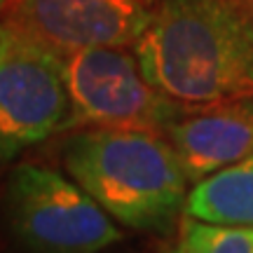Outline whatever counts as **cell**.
Returning a JSON list of instances; mask_svg holds the SVG:
<instances>
[{"label":"cell","mask_w":253,"mask_h":253,"mask_svg":"<svg viewBox=\"0 0 253 253\" xmlns=\"http://www.w3.org/2000/svg\"><path fill=\"white\" fill-rule=\"evenodd\" d=\"M183 216L218 225L253 227V155L192 183Z\"/></svg>","instance_id":"8"},{"label":"cell","mask_w":253,"mask_h":253,"mask_svg":"<svg viewBox=\"0 0 253 253\" xmlns=\"http://www.w3.org/2000/svg\"><path fill=\"white\" fill-rule=\"evenodd\" d=\"M73 101V129L131 126L167 131L188 115L183 106L145 78L134 47H89L63 56Z\"/></svg>","instance_id":"5"},{"label":"cell","mask_w":253,"mask_h":253,"mask_svg":"<svg viewBox=\"0 0 253 253\" xmlns=\"http://www.w3.org/2000/svg\"><path fill=\"white\" fill-rule=\"evenodd\" d=\"M5 2H7V0H0V9L5 7Z\"/></svg>","instance_id":"10"},{"label":"cell","mask_w":253,"mask_h":253,"mask_svg":"<svg viewBox=\"0 0 253 253\" xmlns=\"http://www.w3.org/2000/svg\"><path fill=\"white\" fill-rule=\"evenodd\" d=\"M73 129L63 56L0 21V164Z\"/></svg>","instance_id":"4"},{"label":"cell","mask_w":253,"mask_h":253,"mask_svg":"<svg viewBox=\"0 0 253 253\" xmlns=\"http://www.w3.org/2000/svg\"><path fill=\"white\" fill-rule=\"evenodd\" d=\"M164 136L181 157L190 183H197L253 155V96L190 108Z\"/></svg>","instance_id":"7"},{"label":"cell","mask_w":253,"mask_h":253,"mask_svg":"<svg viewBox=\"0 0 253 253\" xmlns=\"http://www.w3.org/2000/svg\"><path fill=\"white\" fill-rule=\"evenodd\" d=\"M61 157L73 181L125 227L160 235L178 227L192 183L162 131L82 126Z\"/></svg>","instance_id":"2"},{"label":"cell","mask_w":253,"mask_h":253,"mask_svg":"<svg viewBox=\"0 0 253 253\" xmlns=\"http://www.w3.org/2000/svg\"><path fill=\"white\" fill-rule=\"evenodd\" d=\"M167 253H253V227L218 225L183 216Z\"/></svg>","instance_id":"9"},{"label":"cell","mask_w":253,"mask_h":253,"mask_svg":"<svg viewBox=\"0 0 253 253\" xmlns=\"http://www.w3.org/2000/svg\"><path fill=\"white\" fill-rule=\"evenodd\" d=\"M153 12L155 0H7L0 21L66 56L89 47H134Z\"/></svg>","instance_id":"6"},{"label":"cell","mask_w":253,"mask_h":253,"mask_svg":"<svg viewBox=\"0 0 253 253\" xmlns=\"http://www.w3.org/2000/svg\"><path fill=\"white\" fill-rule=\"evenodd\" d=\"M134 52L145 78L188 108L253 96V0H155Z\"/></svg>","instance_id":"1"},{"label":"cell","mask_w":253,"mask_h":253,"mask_svg":"<svg viewBox=\"0 0 253 253\" xmlns=\"http://www.w3.org/2000/svg\"><path fill=\"white\" fill-rule=\"evenodd\" d=\"M5 204L12 232L31 253H101L122 239L118 220L80 183L40 164H17Z\"/></svg>","instance_id":"3"}]
</instances>
